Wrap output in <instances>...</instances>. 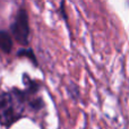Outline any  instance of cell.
Wrapping results in <instances>:
<instances>
[{"instance_id":"obj_3","label":"cell","mask_w":129,"mask_h":129,"mask_svg":"<svg viewBox=\"0 0 129 129\" xmlns=\"http://www.w3.org/2000/svg\"><path fill=\"white\" fill-rule=\"evenodd\" d=\"M11 48H13V41L10 34L6 31H0V50L9 53L11 51Z\"/></svg>"},{"instance_id":"obj_2","label":"cell","mask_w":129,"mask_h":129,"mask_svg":"<svg viewBox=\"0 0 129 129\" xmlns=\"http://www.w3.org/2000/svg\"><path fill=\"white\" fill-rule=\"evenodd\" d=\"M13 36L23 45L28 44V35H29V25H28V16L24 8H19L15 20L10 26Z\"/></svg>"},{"instance_id":"obj_1","label":"cell","mask_w":129,"mask_h":129,"mask_svg":"<svg viewBox=\"0 0 129 129\" xmlns=\"http://www.w3.org/2000/svg\"><path fill=\"white\" fill-rule=\"evenodd\" d=\"M28 101V91L14 89L0 94V125L9 127L19 120L24 104Z\"/></svg>"},{"instance_id":"obj_4","label":"cell","mask_w":129,"mask_h":129,"mask_svg":"<svg viewBox=\"0 0 129 129\" xmlns=\"http://www.w3.org/2000/svg\"><path fill=\"white\" fill-rule=\"evenodd\" d=\"M18 56L19 57H27V58H31L33 60V62H36L35 56H34L33 51L31 49H23L20 51H18Z\"/></svg>"}]
</instances>
